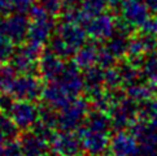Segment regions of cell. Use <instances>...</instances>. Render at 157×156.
<instances>
[{
    "mask_svg": "<svg viewBox=\"0 0 157 156\" xmlns=\"http://www.w3.org/2000/svg\"><path fill=\"white\" fill-rule=\"evenodd\" d=\"M78 156H82V155H78Z\"/></svg>",
    "mask_w": 157,
    "mask_h": 156,
    "instance_id": "7bdbcfd3",
    "label": "cell"
},
{
    "mask_svg": "<svg viewBox=\"0 0 157 156\" xmlns=\"http://www.w3.org/2000/svg\"><path fill=\"white\" fill-rule=\"evenodd\" d=\"M40 55L42 47H38L35 44L27 42L25 46L14 51L12 59H10V65L20 74H35V72L38 70V61Z\"/></svg>",
    "mask_w": 157,
    "mask_h": 156,
    "instance_id": "3957f363",
    "label": "cell"
},
{
    "mask_svg": "<svg viewBox=\"0 0 157 156\" xmlns=\"http://www.w3.org/2000/svg\"><path fill=\"white\" fill-rule=\"evenodd\" d=\"M35 0H12V4H13V8L16 12L18 13H25V12H29V10L33 8Z\"/></svg>",
    "mask_w": 157,
    "mask_h": 156,
    "instance_id": "d590c367",
    "label": "cell"
},
{
    "mask_svg": "<svg viewBox=\"0 0 157 156\" xmlns=\"http://www.w3.org/2000/svg\"><path fill=\"white\" fill-rule=\"evenodd\" d=\"M130 38L114 33V34L112 35L110 38H108L105 41L104 47L108 49V51L112 55H113L116 59H122L127 53V48H128V42H130Z\"/></svg>",
    "mask_w": 157,
    "mask_h": 156,
    "instance_id": "7402d4cb",
    "label": "cell"
},
{
    "mask_svg": "<svg viewBox=\"0 0 157 156\" xmlns=\"http://www.w3.org/2000/svg\"><path fill=\"white\" fill-rule=\"evenodd\" d=\"M63 60L64 59H61L49 49L43 52L38 61V72L43 80H46L47 82L59 80L66 65Z\"/></svg>",
    "mask_w": 157,
    "mask_h": 156,
    "instance_id": "7c38bea8",
    "label": "cell"
},
{
    "mask_svg": "<svg viewBox=\"0 0 157 156\" xmlns=\"http://www.w3.org/2000/svg\"><path fill=\"white\" fill-rule=\"evenodd\" d=\"M138 117L145 121H151L157 117V99L151 96L138 103Z\"/></svg>",
    "mask_w": 157,
    "mask_h": 156,
    "instance_id": "4316f807",
    "label": "cell"
},
{
    "mask_svg": "<svg viewBox=\"0 0 157 156\" xmlns=\"http://www.w3.org/2000/svg\"><path fill=\"white\" fill-rule=\"evenodd\" d=\"M83 80H85V90H83V92L86 94L87 99L90 100L105 90V86H104L105 69L98 64L85 69Z\"/></svg>",
    "mask_w": 157,
    "mask_h": 156,
    "instance_id": "2e32d148",
    "label": "cell"
},
{
    "mask_svg": "<svg viewBox=\"0 0 157 156\" xmlns=\"http://www.w3.org/2000/svg\"><path fill=\"white\" fill-rule=\"evenodd\" d=\"M14 10L12 0H0V17H7Z\"/></svg>",
    "mask_w": 157,
    "mask_h": 156,
    "instance_id": "f35d334b",
    "label": "cell"
},
{
    "mask_svg": "<svg viewBox=\"0 0 157 156\" xmlns=\"http://www.w3.org/2000/svg\"><path fill=\"white\" fill-rule=\"evenodd\" d=\"M55 34L63 38L75 51H78L86 43V38H87V33L82 27V25L69 21H61V24L56 26Z\"/></svg>",
    "mask_w": 157,
    "mask_h": 156,
    "instance_id": "5bb4252c",
    "label": "cell"
},
{
    "mask_svg": "<svg viewBox=\"0 0 157 156\" xmlns=\"http://www.w3.org/2000/svg\"><path fill=\"white\" fill-rule=\"evenodd\" d=\"M151 86H152V94H153V96L157 99V81L151 83Z\"/></svg>",
    "mask_w": 157,
    "mask_h": 156,
    "instance_id": "60d3db41",
    "label": "cell"
},
{
    "mask_svg": "<svg viewBox=\"0 0 157 156\" xmlns=\"http://www.w3.org/2000/svg\"><path fill=\"white\" fill-rule=\"evenodd\" d=\"M12 95L10 94H7V92H2L0 94V109L3 111V112H9L10 107H12V104L14 103L12 100Z\"/></svg>",
    "mask_w": 157,
    "mask_h": 156,
    "instance_id": "74e56055",
    "label": "cell"
},
{
    "mask_svg": "<svg viewBox=\"0 0 157 156\" xmlns=\"http://www.w3.org/2000/svg\"><path fill=\"white\" fill-rule=\"evenodd\" d=\"M14 53V43L5 37H0V63L12 59Z\"/></svg>",
    "mask_w": 157,
    "mask_h": 156,
    "instance_id": "1f68e13d",
    "label": "cell"
},
{
    "mask_svg": "<svg viewBox=\"0 0 157 156\" xmlns=\"http://www.w3.org/2000/svg\"><path fill=\"white\" fill-rule=\"evenodd\" d=\"M44 156H61V155H60V154H57L56 151H52V152H47Z\"/></svg>",
    "mask_w": 157,
    "mask_h": 156,
    "instance_id": "b9f144b4",
    "label": "cell"
},
{
    "mask_svg": "<svg viewBox=\"0 0 157 156\" xmlns=\"http://www.w3.org/2000/svg\"><path fill=\"white\" fill-rule=\"evenodd\" d=\"M116 60L117 59L104 46H100L99 56H98V65H100L104 69H109L116 65Z\"/></svg>",
    "mask_w": 157,
    "mask_h": 156,
    "instance_id": "e575fe53",
    "label": "cell"
},
{
    "mask_svg": "<svg viewBox=\"0 0 157 156\" xmlns=\"http://www.w3.org/2000/svg\"><path fill=\"white\" fill-rule=\"evenodd\" d=\"M82 126H85L87 130H91V131L108 133L112 129V121L108 113L94 109L87 113Z\"/></svg>",
    "mask_w": 157,
    "mask_h": 156,
    "instance_id": "ffe728a7",
    "label": "cell"
},
{
    "mask_svg": "<svg viewBox=\"0 0 157 156\" xmlns=\"http://www.w3.org/2000/svg\"><path fill=\"white\" fill-rule=\"evenodd\" d=\"M108 2L109 8H112L113 10H120L121 4L123 3V0H106Z\"/></svg>",
    "mask_w": 157,
    "mask_h": 156,
    "instance_id": "ab89813d",
    "label": "cell"
},
{
    "mask_svg": "<svg viewBox=\"0 0 157 156\" xmlns=\"http://www.w3.org/2000/svg\"><path fill=\"white\" fill-rule=\"evenodd\" d=\"M51 146L53 151L61 156H78L81 155V151H83L81 137L74 131L61 130L57 134H55Z\"/></svg>",
    "mask_w": 157,
    "mask_h": 156,
    "instance_id": "30bf717a",
    "label": "cell"
},
{
    "mask_svg": "<svg viewBox=\"0 0 157 156\" xmlns=\"http://www.w3.org/2000/svg\"><path fill=\"white\" fill-rule=\"evenodd\" d=\"M88 113V103L86 99L75 98L57 113V127L64 131H74L82 126Z\"/></svg>",
    "mask_w": 157,
    "mask_h": 156,
    "instance_id": "7a4b0ae2",
    "label": "cell"
},
{
    "mask_svg": "<svg viewBox=\"0 0 157 156\" xmlns=\"http://www.w3.org/2000/svg\"><path fill=\"white\" fill-rule=\"evenodd\" d=\"M108 115L112 121V129L116 131L128 129L138 119V102L126 96Z\"/></svg>",
    "mask_w": 157,
    "mask_h": 156,
    "instance_id": "8992f818",
    "label": "cell"
},
{
    "mask_svg": "<svg viewBox=\"0 0 157 156\" xmlns=\"http://www.w3.org/2000/svg\"><path fill=\"white\" fill-rule=\"evenodd\" d=\"M126 94H127L128 98L134 99L138 103L143 102V100L148 99L151 96H153L152 86H151V83H149V85H147L145 82H140V81L132 83V85H130V86H127L126 87Z\"/></svg>",
    "mask_w": 157,
    "mask_h": 156,
    "instance_id": "484cf974",
    "label": "cell"
},
{
    "mask_svg": "<svg viewBox=\"0 0 157 156\" xmlns=\"http://www.w3.org/2000/svg\"><path fill=\"white\" fill-rule=\"evenodd\" d=\"M43 86L35 74H20L12 85L9 94L17 100H33L40 98Z\"/></svg>",
    "mask_w": 157,
    "mask_h": 156,
    "instance_id": "52a82bcc",
    "label": "cell"
},
{
    "mask_svg": "<svg viewBox=\"0 0 157 156\" xmlns=\"http://www.w3.org/2000/svg\"><path fill=\"white\" fill-rule=\"evenodd\" d=\"M57 113L55 112V109L49 105H42L40 111H39V121L44 122L46 125L56 129L57 127Z\"/></svg>",
    "mask_w": 157,
    "mask_h": 156,
    "instance_id": "4dcf8cb0",
    "label": "cell"
},
{
    "mask_svg": "<svg viewBox=\"0 0 157 156\" xmlns=\"http://www.w3.org/2000/svg\"><path fill=\"white\" fill-rule=\"evenodd\" d=\"M16 78H17V72L10 64L0 66V92L9 94Z\"/></svg>",
    "mask_w": 157,
    "mask_h": 156,
    "instance_id": "83f0119b",
    "label": "cell"
},
{
    "mask_svg": "<svg viewBox=\"0 0 157 156\" xmlns=\"http://www.w3.org/2000/svg\"><path fill=\"white\" fill-rule=\"evenodd\" d=\"M120 10L122 17L134 27H142L145 21L152 16L147 5L139 0H123Z\"/></svg>",
    "mask_w": 157,
    "mask_h": 156,
    "instance_id": "4fadbf2b",
    "label": "cell"
},
{
    "mask_svg": "<svg viewBox=\"0 0 157 156\" xmlns=\"http://www.w3.org/2000/svg\"><path fill=\"white\" fill-rule=\"evenodd\" d=\"M53 16L48 14L40 5H33L29 10V31H27V42L43 47L52 37V33L56 29V25L52 20Z\"/></svg>",
    "mask_w": 157,
    "mask_h": 156,
    "instance_id": "6da1fadb",
    "label": "cell"
},
{
    "mask_svg": "<svg viewBox=\"0 0 157 156\" xmlns=\"http://www.w3.org/2000/svg\"><path fill=\"white\" fill-rule=\"evenodd\" d=\"M30 18L24 13L9 14L7 17H0V37L10 39L13 43H22L27 38Z\"/></svg>",
    "mask_w": 157,
    "mask_h": 156,
    "instance_id": "5b68a950",
    "label": "cell"
},
{
    "mask_svg": "<svg viewBox=\"0 0 157 156\" xmlns=\"http://www.w3.org/2000/svg\"><path fill=\"white\" fill-rule=\"evenodd\" d=\"M142 77L149 83L157 81V51H149L145 53L143 63L140 65Z\"/></svg>",
    "mask_w": 157,
    "mask_h": 156,
    "instance_id": "cb8c5ba5",
    "label": "cell"
},
{
    "mask_svg": "<svg viewBox=\"0 0 157 156\" xmlns=\"http://www.w3.org/2000/svg\"><path fill=\"white\" fill-rule=\"evenodd\" d=\"M39 111L40 107L33 100H17L12 104L8 115L20 130H29L38 122Z\"/></svg>",
    "mask_w": 157,
    "mask_h": 156,
    "instance_id": "277c9868",
    "label": "cell"
},
{
    "mask_svg": "<svg viewBox=\"0 0 157 156\" xmlns=\"http://www.w3.org/2000/svg\"><path fill=\"white\" fill-rule=\"evenodd\" d=\"M33 131H34L35 134L39 135L40 138L46 139V141L49 142V143L52 142V139H53V137H55V129H53V127L46 125L44 122L39 121V120H38L36 124L33 126Z\"/></svg>",
    "mask_w": 157,
    "mask_h": 156,
    "instance_id": "836d02e7",
    "label": "cell"
},
{
    "mask_svg": "<svg viewBox=\"0 0 157 156\" xmlns=\"http://www.w3.org/2000/svg\"><path fill=\"white\" fill-rule=\"evenodd\" d=\"M87 35L94 41H106L116 31V17L114 14L103 13L90 20L85 25Z\"/></svg>",
    "mask_w": 157,
    "mask_h": 156,
    "instance_id": "9c48e42d",
    "label": "cell"
},
{
    "mask_svg": "<svg viewBox=\"0 0 157 156\" xmlns=\"http://www.w3.org/2000/svg\"><path fill=\"white\" fill-rule=\"evenodd\" d=\"M138 139L130 131L118 130L110 138L109 152L113 156H131L138 148Z\"/></svg>",
    "mask_w": 157,
    "mask_h": 156,
    "instance_id": "9a60e30c",
    "label": "cell"
},
{
    "mask_svg": "<svg viewBox=\"0 0 157 156\" xmlns=\"http://www.w3.org/2000/svg\"><path fill=\"white\" fill-rule=\"evenodd\" d=\"M61 86L65 88V91L71 98H78L81 92L85 90V80L83 74L81 73V68L74 61L68 63L65 65V69L59 80H56Z\"/></svg>",
    "mask_w": 157,
    "mask_h": 156,
    "instance_id": "8fae6325",
    "label": "cell"
},
{
    "mask_svg": "<svg viewBox=\"0 0 157 156\" xmlns=\"http://www.w3.org/2000/svg\"><path fill=\"white\" fill-rule=\"evenodd\" d=\"M122 85V78L118 72L117 66H112L109 69H105V80H104V86L106 90H112V88L121 87Z\"/></svg>",
    "mask_w": 157,
    "mask_h": 156,
    "instance_id": "f546056e",
    "label": "cell"
},
{
    "mask_svg": "<svg viewBox=\"0 0 157 156\" xmlns=\"http://www.w3.org/2000/svg\"><path fill=\"white\" fill-rule=\"evenodd\" d=\"M42 99L46 105H49L53 109L60 111L75 98H71L57 81H51L48 82V85L46 87H43Z\"/></svg>",
    "mask_w": 157,
    "mask_h": 156,
    "instance_id": "e0dca14e",
    "label": "cell"
},
{
    "mask_svg": "<svg viewBox=\"0 0 157 156\" xmlns=\"http://www.w3.org/2000/svg\"><path fill=\"white\" fill-rule=\"evenodd\" d=\"M100 46L96 41L86 42L83 46L78 49L74 55V63L79 66L81 69H87L90 66H94L98 64Z\"/></svg>",
    "mask_w": 157,
    "mask_h": 156,
    "instance_id": "d6986e66",
    "label": "cell"
},
{
    "mask_svg": "<svg viewBox=\"0 0 157 156\" xmlns=\"http://www.w3.org/2000/svg\"><path fill=\"white\" fill-rule=\"evenodd\" d=\"M109 5L106 0H82L79 9V24L85 26L91 18L105 13Z\"/></svg>",
    "mask_w": 157,
    "mask_h": 156,
    "instance_id": "44dd1931",
    "label": "cell"
},
{
    "mask_svg": "<svg viewBox=\"0 0 157 156\" xmlns=\"http://www.w3.org/2000/svg\"><path fill=\"white\" fill-rule=\"evenodd\" d=\"M142 33H147V34H153L157 35V17L156 16H151V17L145 21V24L139 27Z\"/></svg>",
    "mask_w": 157,
    "mask_h": 156,
    "instance_id": "8d00e7d4",
    "label": "cell"
},
{
    "mask_svg": "<svg viewBox=\"0 0 157 156\" xmlns=\"http://www.w3.org/2000/svg\"><path fill=\"white\" fill-rule=\"evenodd\" d=\"M117 68H118V72H120L121 78H122V85L126 86V87L132 85V83H135V82H139L143 78L140 68L131 64L128 60L121 61V63L117 65Z\"/></svg>",
    "mask_w": 157,
    "mask_h": 156,
    "instance_id": "603a6c76",
    "label": "cell"
},
{
    "mask_svg": "<svg viewBox=\"0 0 157 156\" xmlns=\"http://www.w3.org/2000/svg\"><path fill=\"white\" fill-rule=\"evenodd\" d=\"M39 5H40L48 14L56 16V14L63 12L64 0H39Z\"/></svg>",
    "mask_w": 157,
    "mask_h": 156,
    "instance_id": "d6a6232c",
    "label": "cell"
},
{
    "mask_svg": "<svg viewBox=\"0 0 157 156\" xmlns=\"http://www.w3.org/2000/svg\"><path fill=\"white\" fill-rule=\"evenodd\" d=\"M78 135L81 137L82 147L88 156H104L109 151L110 138L106 133L91 131L85 126H79L77 129Z\"/></svg>",
    "mask_w": 157,
    "mask_h": 156,
    "instance_id": "ba28073f",
    "label": "cell"
},
{
    "mask_svg": "<svg viewBox=\"0 0 157 156\" xmlns=\"http://www.w3.org/2000/svg\"><path fill=\"white\" fill-rule=\"evenodd\" d=\"M24 156H44L48 152V144L46 139L36 135L34 131H25L20 139Z\"/></svg>",
    "mask_w": 157,
    "mask_h": 156,
    "instance_id": "ac0fdd59",
    "label": "cell"
},
{
    "mask_svg": "<svg viewBox=\"0 0 157 156\" xmlns=\"http://www.w3.org/2000/svg\"><path fill=\"white\" fill-rule=\"evenodd\" d=\"M0 156H24L20 141L8 139L0 144Z\"/></svg>",
    "mask_w": 157,
    "mask_h": 156,
    "instance_id": "f1b7e54d",
    "label": "cell"
},
{
    "mask_svg": "<svg viewBox=\"0 0 157 156\" xmlns=\"http://www.w3.org/2000/svg\"><path fill=\"white\" fill-rule=\"evenodd\" d=\"M48 43H49V51H52L61 59H69L71 56H74L77 52L74 48H71L69 44L57 34L52 35L51 39L48 41Z\"/></svg>",
    "mask_w": 157,
    "mask_h": 156,
    "instance_id": "d4e9b609",
    "label": "cell"
}]
</instances>
